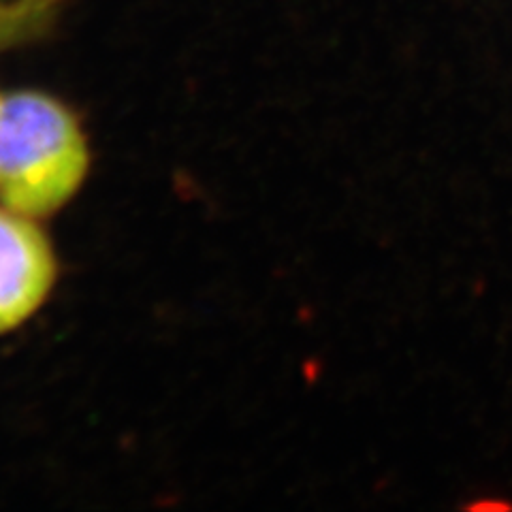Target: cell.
I'll list each match as a JSON object with an SVG mask.
<instances>
[{
  "instance_id": "6da1fadb",
  "label": "cell",
  "mask_w": 512,
  "mask_h": 512,
  "mask_svg": "<svg viewBox=\"0 0 512 512\" xmlns=\"http://www.w3.org/2000/svg\"><path fill=\"white\" fill-rule=\"evenodd\" d=\"M88 143L73 111L43 92L0 101V203L28 218L50 216L88 173Z\"/></svg>"
},
{
  "instance_id": "7a4b0ae2",
  "label": "cell",
  "mask_w": 512,
  "mask_h": 512,
  "mask_svg": "<svg viewBox=\"0 0 512 512\" xmlns=\"http://www.w3.org/2000/svg\"><path fill=\"white\" fill-rule=\"evenodd\" d=\"M56 259L32 218L0 203V333L20 327L50 295Z\"/></svg>"
},
{
  "instance_id": "3957f363",
  "label": "cell",
  "mask_w": 512,
  "mask_h": 512,
  "mask_svg": "<svg viewBox=\"0 0 512 512\" xmlns=\"http://www.w3.org/2000/svg\"><path fill=\"white\" fill-rule=\"evenodd\" d=\"M67 0H0V52L45 37Z\"/></svg>"
},
{
  "instance_id": "277c9868",
  "label": "cell",
  "mask_w": 512,
  "mask_h": 512,
  "mask_svg": "<svg viewBox=\"0 0 512 512\" xmlns=\"http://www.w3.org/2000/svg\"><path fill=\"white\" fill-rule=\"evenodd\" d=\"M0 101H3V96H0Z\"/></svg>"
}]
</instances>
